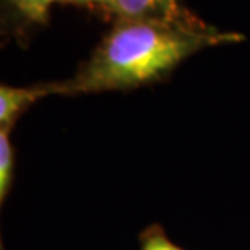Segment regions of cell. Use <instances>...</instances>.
Wrapping results in <instances>:
<instances>
[{
	"instance_id": "7",
	"label": "cell",
	"mask_w": 250,
	"mask_h": 250,
	"mask_svg": "<svg viewBox=\"0 0 250 250\" xmlns=\"http://www.w3.org/2000/svg\"><path fill=\"white\" fill-rule=\"evenodd\" d=\"M2 44H5V36L0 33V47H2Z\"/></svg>"
},
{
	"instance_id": "4",
	"label": "cell",
	"mask_w": 250,
	"mask_h": 250,
	"mask_svg": "<svg viewBox=\"0 0 250 250\" xmlns=\"http://www.w3.org/2000/svg\"><path fill=\"white\" fill-rule=\"evenodd\" d=\"M49 95H58V83H41L17 87L0 83V131L10 132L18 120L36 102Z\"/></svg>"
},
{
	"instance_id": "3",
	"label": "cell",
	"mask_w": 250,
	"mask_h": 250,
	"mask_svg": "<svg viewBox=\"0 0 250 250\" xmlns=\"http://www.w3.org/2000/svg\"><path fill=\"white\" fill-rule=\"evenodd\" d=\"M110 12L116 21H160L195 26L202 21L183 7L181 0H111Z\"/></svg>"
},
{
	"instance_id": "1",
	"label": "cell",
	"mask_w": 250,
	"mask_h": 250,
	"mask_svg": "<svg viewBox=\"0 0 250 250\" xmlns=\"http://www.w3.org/2000/svg\"><path fill=\"white\" fill-rule=\"evenodd\" d=\"M207 24L116 21L71 78L58 83V95L127 90L158 81L181 62L208 49L241 41Z\"/></svg>"
},
{
	"instance_id": "6",
	"label": "cell",
	"mask_w": 250,
	"mask_h": 250,
	"mask_svg": "<svg viewBox=\"0 0 250 250\" xmlns=\"http://www.w3.org/2000/svg\"><path fill=\"white\" fill-rule=\"evenodd\" d=\"M142 250H183V249L169 241L162 229L155 228V229L148 231L146 236H144Z\"/></svg>"
},
{
	"instance_id": "2",
	"label": "cell",
	"mask_w": 250,
	"mask_h": 250,
	"mask_svg": "<svg viewBox=\"0 0 250 250\" xmlns=\"http://www.w3.org/2000/svg\"><path fill=\"white\" fill-rule=\"evenodd\" d=\"M55 3H76L110 10L111 0H0V33H21L31 26L45 24Z\"/></svg>"
},
{
	"instance_id": "5",
	"label": "cell",
	"mask_w": 250,
	"mask_h": 250,
	"mask_svg": "<svg viewBox=\"0 0 250 250\" xmlns=\"http://www.w3.org/2000/svg\"><path fill=\"white\" fill-rule=\"evenodd\" d=\"M13 168H15V150L10 142V132L0 131V213L5 204L10 186L13 179ZM0 250H5L2 229H0Z\"/></svg>"
}]
</instances>
